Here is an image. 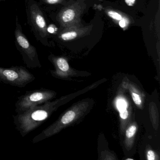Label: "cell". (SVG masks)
<instances>
[{
  "label": "cell",
  "instance_id": "30bf717a",
  "mask_svg": "<svg viewBox=\"0 0 160 160\" xmlns=\"http://www.w3.org/2000/svg\"><path fill=\"white\" fill-rule=\"evenodd\" d=\"M136 131V127L135 126L132 125V126H131L127 129V131H126V136L128 138L132 137L135 133Z\"/></svg>",
  "mask_w": 160,
  "mask_h": 160
},
{
  "label": "cell",
  "instance_id": "7a4b0ae2",
  "mask_svg": "<svg viewBox=\"0 0 160 160\" xmlns=\"http://www.w3.org/2000/svg\"><path fill=\"white\" fill-rule=\"evenodd\" d=\"M54 96L55 92L43 88L27 92L18 98L15 103V112L17 114H21L48 102Z\"/></svg>",
  "mask_w": 160,
  "mask_h": 160
},
{
  "label": "cell",
  "instance_id": "7c38bea8",
  "mask_svg": "<svg viewBox=\"0 0 160 160\" xmlns=\"http://www.w3.org/2000/svg\"><path fill=\"white\" fill-rule=\"evenodd\" d=\"M108 14L110 17L115 20H120L122 18V17L119 14L113 11H110L108 12Z\"/></svg>",
  "mask_w": 160,
  "mask_h": 160
},
{
  "label": "cell",
  "instance_id": "5b68a950",
  "mask_svg": "<svg viewBox=\"0 0 160 160\" xmlns=\"http://www.w3.org/2000/svg\"><path fill=\"white\" fill-rule=\"evenodd\" d=\"M28 15L35 35L44 44V40L47 35V23L42 12L33 0L29 1Z\"/></svg>",
  "mask_w": 160,
  "mask_h": 160
},
{
  "label": "cell",
  "instance_id": "8992f818",
  "mask_svg": "<svg viewBox=\"0 0 160 160\" xmlns=\"http://www.w3.org/2000/svg\"><path fill=\"white\" fill-rule=\"evenodd\" d=\"M56 64L58 70L62 72H66L69 70V64L67 61L63 58L57 59L56 61Z\"/></svg>",
  "mask_w": 160,
  "mask_h": 160
},
{
  "label": "cell",
  "instance_id": "5bb4252c",
  "mask_svg": "<svg viewBox=\"0 0 160 160\" xmlns=\"http://www.w3.org/2000/svg\"><path fill=\"white\" fill-rule=\"evenodd\" d=\"M119 111L120 116V117L122 118L123 119H125L128 118V112L126 108L119 110Z\"/></svg>",
  "mask_w": 160,
  "mask_h": 160
},
{
  "label": "cell",
  "instance_id": "ffe728a7",
  "mask_svg": "<svg viewBox=\"0 0 160 160\" xmlns=\"http://www.w3.org/2000/svg\"><path fill=\"white\" fill-rule=\"evenodd\" d=\"M2 1H3V0H0V2Z\"/></svg>",
  "mask_w": 160,
  "mask_h": 160
},
{
  "label": "cell",
  "instance_id": "9c48e42d",
  "mask_svg": "<svg viewBox=\"0 0 160 160\" xmlns=\"http://www.w3.org/2000/svg\"><path fill=\"white\" fill-rule=\"evenodd\" d=\"M77 36V33L74 31L69 32L62 33L61 35V38L64 41H70L74 39Z\"/></svg>",
  "mask_w": 160,
  "mask_h": 160
},
{
  "label": "cell",
  "instance_id": "8fae6325",
  "mask_svg": "<svg viewBox=\"0 0 160 160\" xmlns=\"http://www.w3.org/2000/svg\"><path fill=\"white\" fill-rule=\"evenodd\" d=\"M117 105L119 110L125 109L127 107V104H126V102L122 99L118 100L117 103Z\"/></svg>",
  "mask_w": 160,
  "mask_h": 160
},
{
  "label": "cell",
  "instance_id": "d6986e66",
  "mask_svg": "<svg viewBox=\"0 0 160 160\" xmlns=\"http://www.w3.org/2000/svg\"><path fill=\"white\" fill-rule=\"evenodd\" d=\"M55 28H54V27L50 26V27L47 28V32H49V33H54V32H55Z\"/></svg>",
  "mask_w": 160,
  "mask_h": 160
},
{
  "label": "cell",
  "instance_id": "ac0fdd59",
  "mask_svg": "<svg viewBox=\"0 0 160 160\" xmlns=\"http://www.w3.org/2000/svg\"><path fill=\"white\" fill-rule=\"evenodd\" d=\"M135 0H125V2L128 6H133L134 4Z\"/></svg>",
  "mask_w": 160,
  "mask_h": 160
},
{
  "label": "cell",
  "instance_id": "52a82bcc",
  "mask_svg": "<svg viewBox=\"0 0 160 160\" xmlns=\"http://www.w3.org/2000/svg\"><path fill=\"white\" fill-rule=\"evenodd\" d=\"M74 17V11L72 9H68L62 13L61 19L64 23H68L72 21Z\"/></svg>",
  "mask_w": 160,
  "mask_h": 160
},
{
  "label": "cell",
  "instance_id": "3957f363",
  "mask_svg": "<svg viewBox=\"0 0 160 160\" xmlns=\"http://www.w3.org/2000/svg\"><path fill=\"white\" fill-rule=\"evenodd\" d=\"M16 44L23 57V60L29 68H41L36 48L31 44L22 32V28L17 18L16 28L15 31Z\"/></svg>",
  "mask_w": 160,
  "mask_h": 160
},
{
  "label": "cell",
  "instance_id": "ba28073f",
  "mask_svg": "<svg viewBox=\"0 0 160 160\" xmlns=\"http://www.w3.org/2000/svg\"><path fill=\"white\" fill-rule=\"evenodd\" d=\"M75 117V113L73 111H68L62 117L61 122L62 124H68L74 119Z\"/></svg>",
  "mask_w": 160,
  "mask_h": 160
},
{
  "label": "cell",
  "instance_id": "6da1fadb",
  "mask_svg": "<svg viewBox=\"0 0 160 160\" xmlns=\"http://www.w3.org/2000/svg\"><path fill=\"white\" fill-rule=\"evenodd\" d=\"M56 104L48 101L13 116L16 129L21 136L24 137L43 124L55 109Z\"/></svg>",
  "mask_w": 160,
  "mask_h": 160
},
{
  "label": "cell",
  "instance_id": "2e32d148",
  "mask_svg": "<svg viewBox=\"0 0 160 160\" xmlns=\"http://www.w3.org/2000/svg\"><path fill=\"white\" fill-rule=\"evenodd\" d=\"M48 4H55L58 3L60 0H43Z\"/></svg>",
  "mask_w": 160,
  "mask_h": 160
},
{
  "label": "cell",
  "instance_id": "e0dca14e",
  "mask_svg": "<svg viewBox=\"0 0 160 160\" xmlns=\"http://www.w3.org/2000/svg\"><path fill=\"white\" fill-rule=\"evenodd\" d=\"M120 27L121 28H124L126 26V21L124 18H122L121 20H120L119 23Z\"/></svg>",
  "mask_w": 160,
  "mask_h": 160
},
{
  "label": "cell",
  "instance_id": "277c9868",
  "mask_svg": "<svg viewBox=\"0 0 160 160\" xmlns=\"http://www.w3.org/2000/svg\"><path fill=\"white\" fill-rule=\"evenodd\" d=\"M35 79V76L23 66H14L10 68L0 67V82L1 83L22 88Z\"/></svg>",
  "mask_w": 160,
  "mask_h": 160
},
{
  "label": "cell",
  "instance_id": "9a60e30c",
  "mask_svg": "<svg viewBox=\"0 0 160 160\" xmlns=\"http://www.w3.org/2000/svg\"><path fill=\"white\" fill-rule=\"evenodd\" d=\"M147 157L148 160H154L155 159L154 152L151 150L149 151L147 154Z\"/></svg>",
  "mask_w": 160,
  "mask_h": 160
},
{
  "label": "cell",
  "instance_id": "4fadbf2b",
  "mask_svg": "<svg viewBox=\"0 0 160 160\" xmlns=\"http://www.w3.org/2000/svg\"><path fill=\"white\" fill-rule=\"evenodd\" d=\"M132 97L134 102L137 105H140L141 104V99H140L139 95H138L136 93L132 92Z\"/></svg>",
  "mask_w": 160,
  "mask_h": 160
}]
</instances>
